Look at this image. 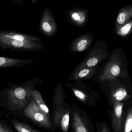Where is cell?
I'll return each instance as SVG.
<instances>
[{"label": "cell", "instance_id": "cell-1", "mask_svg": "<svg viewBox=\"0 0 132 132\" xmlns=\"http://www.w3.org/2000/svg\"><path fill=\"white\" fill-rule=\"evenodd\" d=\"M32 88L23 85L13 87L7 92V103L12 111L24 109L30 102Z\"/></svg>", "mask_w": 132, "mask_h": 132}, {"label": "cell", "instance_id": "cell-2", "mask_svg": "<svg viewBox=\"0 0 132 132\" xmlns=\"http://www.w3.org/2000/svg\"><path fill=\"white\" fill-rule=\"evenodd\" d=\"M23 113L25 116L41 127L46 129H53V124L50 118L39 108L33 99L31 100L24 109Z\"/></svg>", "mask_w": 132, "mask_h": 132}, {"label": "cell", "instance_id": "cell-3", "mask_svg": "<svg viewBox=\"0 0 132 132\" xmlns=\"http://www.w3.org/2000/svg\"><path fill=\"white\" fill-rule=\"evenodd\" d=\"M123 66L118 55H113L109 60L98 79L101 81L114 80L118 77H124Z\"/></svg>", "mask_w": 132, "mask_h": 132}, {"label": "cell", "instance_id": "cell-4", "mask_svg": "<svg viewBox=\"0 0 132 132\" xmlns=\"http://www.w3.org/2000/svg\"><path fill=\"white\" fill-rule=\"evenodd\" d=\"M0 47L3 49L22 52H35L42 49V43H33L14 39L0 38Z\"/></svg>", "mask_w": 132, "mask_h": 132}, {"label": "cell", "instance_id": "cell-5", "mask_svg": "<svg viewBox=\"0 0 132 132\" xmlns=\"http://www.w3.org/2000/svg\"><path fill=\"white\" fill-rule=\"evenodd\" d=\"M58 26L53 14L50 9L46 8L41 15L39 22V30L48 37H52L55 35Z\"/></svg>", "mask_w": 132, "mask_h": 132}, {"label": "cell", "instance_id": "cell-6", "mask_svg": "<svg viewBox=\"0 0 132 132\" xmlns=\"http://www.w3.org/2000/svg\"><path fill=\"white\" fill-rule=\"evenodd\" d=\"M66 14L69 22L78 27L85 26L89 21L88 11L86 9H73L67 11Z\"/></svg>", "mask_w": 132, "mask_h": 132}, {"label": "cell", "instance_id": "cell-7", "mask_svg": "<svg viewBox=\"0 0 132 132\" xmlns=\"http://www.w3.org/2000/svg\"><path fill=\"white\" fill-rule=\"evenodd\" d=\"M64 96L61 89L58 88L54 96L52 112L53 129L59 128V122L62 112L64 108Z\"/></svg>", "mask_w": 132, "mask_h": 132}, {"label": "cell", "instance_id": "cell-8", "mask_svg": "<svg viewBox=\"0 0 132 132\" xmlns=\"http://www.w3.org/2000/svg\"><path fill=\"white\" fill-rule=\"evenodd\" d=\"M106 55V53L102 50L94 49L75 69L95 67L105 58Z\"/></svg>", "mask_w": 132, "mask_h": 132}, {"label": "cell", "instance_id": "cell-9", "mask_svg": "<svg viewBox=\"0 0 132 132\" xmlns=\"http://www.w3.org/2000/svg\"><path fill=\"white\" fill-rule=\"evenodd\" d=\"M93 35L84 34L76 38L70 44V50L74 52H82L87 50L92 44Z\"/></svg>", "mask_w": 132, "mask_h": 132}, {"label": "cell", "instance_id": "cell-10", "mask_svg": "<svg viewBox=\"0 0 132 132\" xmlns=\"http://www.w3.org/2000/svg\"><path fill=\"white\" fill-rule=\"evenodd\" d=\"M0 38L33 43H41L40 38L12 31H0Z\"/></svg>", "mask_w": 132, "mask_h": 132}, {"label": "cell", "instance_id": "cell-11", "mask_svg": "<svg viewBox=\"0 0 132 132\" xmlns=\"http://www.w3.org/2000/svg\"><path fill=\"white\" fill-rule=\"evenodd\" d=\"M112 105L113 110L111 117V124L112 131L121 132L124 104L121 102H116Z\"/></svg>", "mask_w": 132, "mask_h": 132}, {"label": "cell", "instance_id": "cell-12", "mask_svg": "<svg viewBox=\"0 0 132 132\" xmlns=\"http://www.w3.org/2000/svg\"><path fill=\"white\" fill-rule=\"evenodd\" d=\"M71 117L73 132H90L87 121L78 111H72Z\"/></svg>", "mask_w": 132, "mask_h": 132}, {"label": "cell", "instance_id": "cell-13", "mask_svg": "<svg viewBox=\"0 0 132 132\" xmlns=\"http://www.w3.org/2000/svg\"><path fill=\"white\" fill-rule=\"evenodd\" d=\"M33 60H23L0 56V69L6 68H19L30 64Z\"/></svg>", "mask_w": 132, "mask_h": 132}, {"label": "cell", "instance_id": "cell-14", "mask_svg": "<svg viewBox=\"0 0 132 132\" xmlns=\"http://www.w3.org/2000/svg\"><path fill=\"white\" fill-rule=\"evenodd\" d=\"M95 70V67L75 69L68 79L73 80H78L90 79L94 74Z\"/></svg>", "mask_w": 132, "mask_h": 132}, {"label": "cell", "instance_id": "cell-15", "mask_svg": "<svg viewBox=\"0 0 132 132\" xmlns=\"http://www.w3.org/2000/svg\"><path fill=\"white\" fill-rule=\"evenodd\" d=\"M132 18V5H128L119 11L116 22V28L123 25Z\"/></svg>", "mask_w": 132, "mask_h": 132}, {"label": "cell", "instance_id": "cell-16", "mask_svg": "<svg viewBox=\"0 0 132 132\" xmlns=\"http://www.w3.org/2000/svg\"><path fill=\"white\" fill-rule=\"evenodd\" d=\"M70 118L69 108L65 107L62 112L59 122V127L62 132H68Z\"/></svg>", "mask_w": 132, "mask_h": 132}, {"label": "cell", "instance_id": "cell-17", "mask_svg": "<svg viewBox=\"0 0 132 132\" xmlns=\"http://www.w3.org/2000/svg\"><path fill=\"white\" fill-rule=\"evenodd\" d=\"M130 96L124 88H119L113 91L111 94V102L113 104L116 102H121L128 100Z\"/></svg>", "mask_w": 132, "mask_h": 132}, {"label": "cell", "instance_id": "cell-18", "mask_svg": "<svg viewBox=\"0 0 132 132\" xmlns=\"http://www.w3.org/2000/svg\"><path fill=\"white\" fill-rule=\"evenodd\" d=\"M31 96L39 108L50 118L48 108L46 104L40 93L37 90L33 89L31 91Z\"/></svg>", "mask_w": 132, "mask_h": 132}, {"label": "cell", "instance_id": "cell-19", "mask_svg": "<svg viewBox=\"0 0 132 132\" xmlns=\"http://www.w3.org/2000/svg\"><path fill=\"white\" fill-rule=\"evenodd\" d=\"M9 122L18 132H39L31 126L17 120L11 119Z\"/></svg>", "mask_w": 132, "mask_h": 132}, {"label": "cell", "instance_id": "cell-20", "mask_svg": "<svg viewBox=\"0 0 132 132\" xmlns=\"http://www.w3.org/2000/svg\"><path fill=\"white\" fill-rule=\"evenodd\" d=\"M116 29V33L119 35L124 37L127 36L132 31V19L126 24Z\"/></svg>", "mask_w": 132, "mask_h": 132}, {"label": "cell", "instance_id": "cell-21", "mask_svg": "<svg viewBox=\"0 0 132 132\" xmlns=\"http://www.w3.org/2000/svg\"><path fill=\"white\" fill-rule=\"evenodd\" d=\"M132 131V106L129 109L124 124L123 129L121 132H131Z\"/></svg>", "mask_w": 132, "mask_h": 132}, {"label": "cell", "instance_id": "cell-22", "mask_svg": "<svg viewBox=\"0 0 132 132\" xmlns=\"http://www.w3.org/2000/svg\"><path fill=\"white\" fill-rule=\"evenodd\" d=\"M72 90L75 96L81 102L86 103L87 102V96L84 92L80 90L74 88H73Z\"/></svg>", "mask_w": 132, "mask_h": 132}, {"label": "cell", "instance_id": "cell-23", "mask_svg": "<svg viewBox=\"0 0 132 132\" xmlns=\"http://www.w3.org/2000/svg\"><path fill=\"white\" fill-rule=\"evenodd\" d=\"M11 1L13 2H14L15 3L18 4L20 5L22 4L23 2V0H11ZM37 1H38V0H30V1L32 4H36Z\"/></svg>", "mask_w": 132, "mask_h": 132}, {"label": "cell", "instance_id": "cell-24", "mask_svg": "<svg viewBox=\"0 0 132 132\" xmlns=\"http://www.w3.org/2000/svg\"><path fill=\"white\" fill-rule=\"evenodd\" d=\"M100 132H110V131L107 126L103 124L101 127Z\"/></svg>", "mask_w": 132, "mask_h": 132}, {"label": "cell", "instance_id": "cell-25", "mask_svg": "<svg viewBox=\"0 0 132 132\" xmlns=\"http://www.w3.org/2000/svg\"><path fill=\"white\" fill-rule=\"evenodd\" d=\"M0 132H6L4 124L1 122H0Z\"/></svg>", "mask_w": 132, "mask_h": 132}, {"label": "cell", "instance_id": "cell-26", "mask_svg": "<svg viewBox=\"0 0 132 132\" xmlns=\"http://www.w3.org/2000/svg\"><path fill=\"white\" fill-rule=\"evenodd\" d=\"M4 125L5 129V131H6V132H13V131H12L11 129H10V128H9L8 126H7V125H5V124H4Z\"/></svg>", "mask_w": 132, "mask_h": 132}, {"label": "cell", "instance_id": "cell-27", "mask_svg": "<svg viewBox=\"0 0 132 132\" xmlns=\"http://www.w3.org/2000/svg\"><path fill=\"white\" fill-rule=\"evenodd\" d=\"M2 116H3V115H2V112H1V111H0V118H1V117H2Z\"/></svg>", "mask_w": 132, "mask_h": 132}]
</instances>
